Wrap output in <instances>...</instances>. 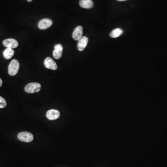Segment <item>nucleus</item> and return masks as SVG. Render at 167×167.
<instances>
[{
  "label": "nucleus",
  "instance_id": "2",
  "mask_svg": "<svg viewBox=\"0 0 167 167\" xmlns=\"http://www.w3.org/2000/svg\"><path fill=\"white\" fill-rule=\"evenodd\" d=\"M41 85L38 83H30L26 85L25 91L26 93L33 94L41 90Z\"/></svg>",
  "mask_w": 167,
  "mask_h": 167
},
{
  "label": "nucleus",
  "instance_id": "1",
  "mask_svg": "<svg viewBox=\"0 0 167 167\" xmlns=\"http://www.w3.org/2000/svg\"><path fill=\"white\" fill-rule=\"evenodd\" d=\"M20 68V63L16 59H13L8 65V74L11 76H15L18 73Z\"/></svg>",
  "mask_w": 167,
  "mask_h": 167
},
{
  "label": "nucleus",
  "instance_id": "11",
  "mask_svg": "<svg viewBox=\"0 0 167 167\" xmlns=\"http://www.w3.org/2000/svg\"><path fill=\"white\" fill-rule=\"evenodd\" d=\"M79 4L81 7L86 9L91 8L94 6V2L92 0H80Z\"/></svg>",
  "mask_w": 167,
  "mask_h": 167
},
{
  "label": "nucleus",
  "instance_id": "5",
  "mask_svg": "<svg viewBox=\"0 0 167 167\" xmlns=\"http://www.w3.org/2000/svg\"><path fill=\"white\" fill-rule=\"evenodd\" d=\"M44 65L47 68L56 70L58 68V65L55 61L50 57L46 58L44 61Z\"/></svg>",
  "mask_w": 167,
  "mask_h": 167
},
{
  "label": "nucleus",
  "instance_id": "13",
  "mask_svg": "<svg viewBox=\"0 0 167 167\" xmlns=\"http://www.w3.org/2000/svg\"><path fill=\"white\" fill-rule=\"evenodd\" d=\"M123 31L120 28H116L112 30V31L110 33V36L111 37L113 38H116L120 36L122 34Z\"/></svg>",
  "mask_w": 167,
  "mask_h": 167
},
{
  "label": "nucleus",
  "instance_id": "8",
  "mask_svg": "<svg viewBox=\"0 0 167 167\" xmlns=\"http://www.w3.org/2000/svg\"><path fill=\"white\" fill-rule=\"evenodd\" d=\"M83 27L79 26L75 28L73 33V38L75 41H79L82 37L83 36Z\"/></svg>",
  "mask_w": 167,
  "mask_h": 167
},
{
  "label": "nucleus",
  "instance_id": "9",
  "mask_svg": "<svg viewBox=\"0 0 167 167\" xmlns=\"http://www.w3.org/2000/svg\"><path fill=\"white\" fill-rule=\"evenodd\" d=\"M88 38L87 37L83 36L78 41L77 48L79 51H82L85 49L88 42Z\"/></svg>",
  "mask_w": 167,
  "mask_h": 167
},
{
  "label": "nucleus",
  "instance_id": "15",
  "mask_svg": "<svg viewBox=\"0 0 167 167\" xmlns=\"http://www.w3.org/2000/svg\"><path fill=\"white\" fill-rule=\"evenodd\" d=\"M2 85V80L1 78H0V87H1V85Z\"/></svg>",
  "mask_w": 167,
  "mask_h": 167
},
{
  "label": "nucleus",
  "instance_id": "10",
  "mask_svg": "<svg viewBox=\"0 0 167 167\" xmlns=\"http://www.w3.org/2000/svg\"><path fill=\"white\" fill-rule=\"evenodd\" d=\"M46 116L48 119L53 120L57 119L59 117L60 112L56 110L52 109V110L48 111L47 112Z\"/></svg>",
  "mask_w": 167,
  "mask_h": 167
},
{
  "label": "nucleus",
  "instance_id": "16",
  "mask_svg": "<svg viewBox=\"0 0 167 167\" xmlns=\"http://www.w3.org/2000/svg\"><path fill=\"white\" fill-rule=\"evenodd\" d=\"M33 0H27V2H30L32 1Z\"/></svg>",
  "mask_w": 167,
  "mask_h": 167
},
{
  "label": "nucleus",
  "instance_id": "17",
  "mask_svg": "<svg viewBox=\"0 0 167 167\" xmlns=\"http://www.w3.org/2000/svg\"><path fill=\"white\" fill-rule=\"evenodd\" d=\"M118 1H126V0H117Z\"/></svg>",
  "mask_w": 167,
  "mask_h": 167
},
{
  "label": "nucleus",
  "instance_id": "4",
  "mask_svg": "<svg viewBox=\"0 0 167 167\" xmlns=\"http://www.w3.org/2000/svg\"><path fill=\"white\" fill-rule=\"evenodd\" d=\"M3 46L7 48H16L18 47L19 43L17 41L14 39H5L2 42Z\"/></svg>",
  "mask_w": 167,
  "mask_h": 167
},
{
  "label": "nucleus",
  "instance_id": "14",
  "mask_svg": "<svg viewBox=\"0 0 167 167\" xmlns=\"http://www.w3.org/2000/svg\"><path fill=\"white\" fill-rule=\"evenodd\" d=\"M7 105L6 101L4 98L0 96V108H3Z\"/></svg>",
  "mask_w": 167,
  "mask_h": 167
},
{
  "label": "nucleus",
  "instance_id": "7",
  "mask_svg": "<svg viewBox=\"0 0 167 167\" xmlns=\"http://www.w3.org/2000/svg\"><path fill=\"white\" fill-rule=\"evenodd\" d=\"M53 24V21L49 19H44L39 21L38 23V27L40 29L45 30L49 28Z\"/></svg>",
  "mask_w": 167,
  "mask_h": 167
},
{
  "label": "nucleus",
  "instance_id": "6",
  "mask_svg": "<svg viewBox=\"0 0 167 167\" xmlns=\"http://www.w3.org/2000/svg\"><path fill=\"white\" fill-rule=\"evenodd\" d=\"M63 50V46L58 44L54 46V50L53 53V58L55 59H59L62 57V52Z\"/></svg>",
  "mask_w": 167,
  "mask_h": 167
},
{
  "label": "nucleus",
  "instance_id": "12",
  "mask_svg": "<svg viewBox=\"0 0 167 167\" xmlns=\"http://www.w3.org/2000/svg\"><path fill=\"white\" fill-rule=\"evenodd\" d=\"M15 54V51L11 48H7L3 51V55L4 58L6 59H10Z\"/></svg>",
  "mask_w": 167,
  "mask_h": 167
},
{
  "label": "nucleus",
  "instance_id": "3",
  "mask_svg": "<svg viewBox=\"0 0 167 167\" xmlns=\"http://www.w3.org/2000/svg\"><path fill=\"white\" fill-rule=\"evenodd\" d=\"M18 138L21 141L23 142H31L33 139L32 134L28 132H22L18 134Z\"/></svg>",
  "mask_w": 167,
  "mask_h": 167
}]
</instances>
